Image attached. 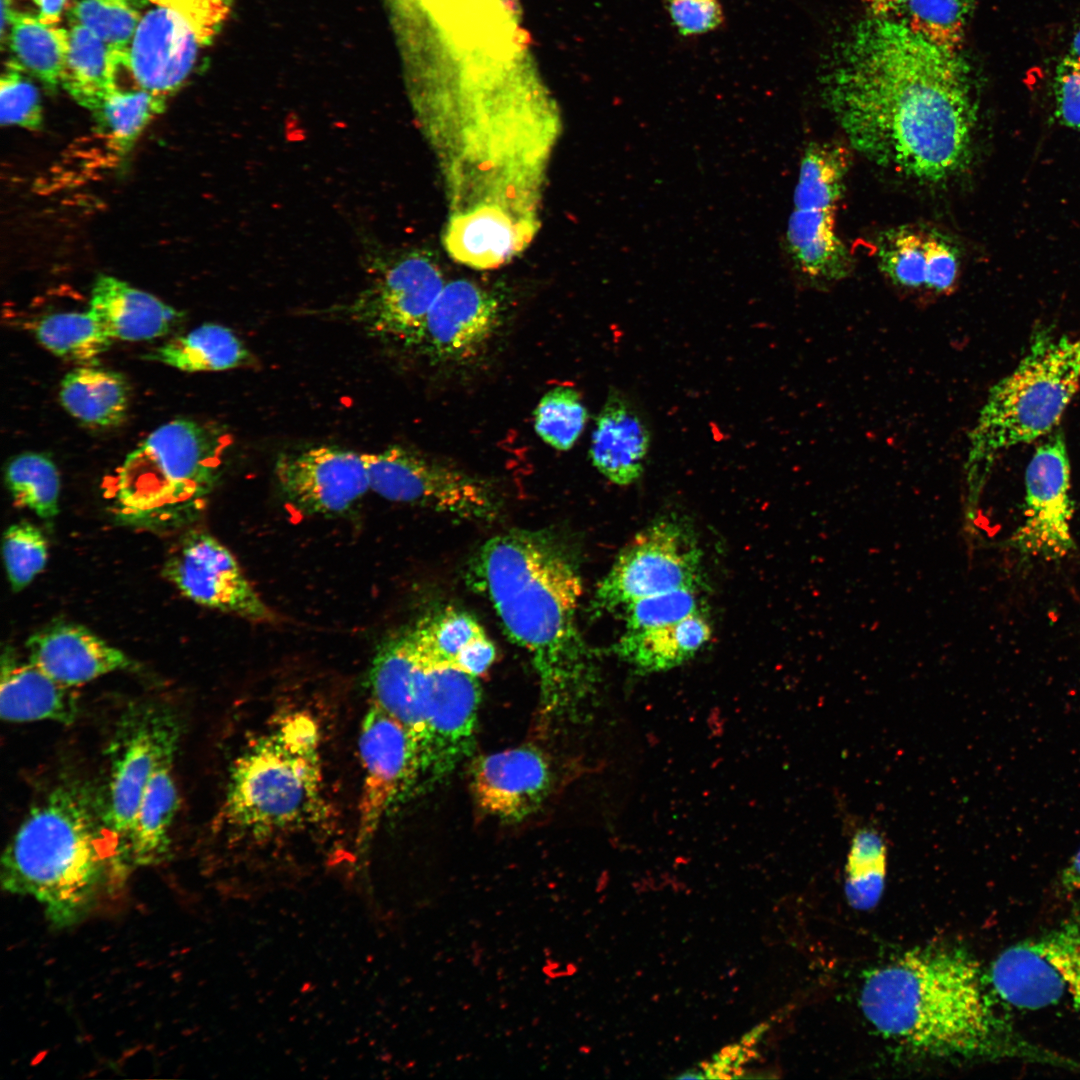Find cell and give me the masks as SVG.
<instances>
[{
	"label": "cell",
	"instance_id": "6da1fadb",
	"mask_svg": "<svg viewBox=\"0 0 1080 1080\" xmlns=\"http://www.w3.org/2000/svg\"><path fill=\"white\" fill-rule=\"evenodd\" d=\"M821 88L850 147L873 164L928 186L970 166L977 104L969 65L900 20L857 22Z\"/></svg>",
	"mask_w": 1080,
	"mask_h": 1080
},
{
	"label": "cell",
	"instance_id": "7a4b0ae2",
	"mask_svg": "<svg viewBox=\"0 0 1080 1080\" xmlns=\"http://www.w3.org/2000/svg\"><path fill=\"white\" fill-rule=\"evenodd\" d=\"M866 1019L913 1050L1016 1060L1080 1073V1062L1018 1031L976 959L961 949L919 948L870 971L860 992Z\"/></svg>",
	"mask_w": 1080,
	"mask_h": 1080
},
{
	"label": "cell",
	"instance_id": "3957f363",
	"mask_svg": "<svg viewBox=\"0 0 1080 1080\" xmlns=\"http://www.w3.org/2000/svg\"><path fill=\"white\" fill-rule=\"evenodd\" d=\"M468 577L530 655L543 716L572 713L591 692L596 671L577 622L582 578L568 545L547 531L511 530L479 548Z\"/></svg>",
	"mask_w": 1080,
	"mask_h": 1080
},
{
	"label": "cell",
	"instance_id": "277c9868",
	"mask_svg": "<svg viewBox=\"0 0 1080 1080\" xmlns=\"http://www.w3.org/2000/svg\"><path fill=\"white\" fill-rule=\"evenodd\" d=\"M124 873L101 808L72 782L29 810L1 859L3 889L35 898L57 927L78 922Z\"/></svg>",
	"mask_w": 1080,
	"mask_h": 1080
},
{
	"label": "cell",
	"instance_id": "5b68a950",
	"mask_svg": "<svg viewBox=\"0 0 1080 1080\" xmlns=\"http://www.w3.org/2000/svg\"><path fill=\"white\" fill-rule=\"evenodd\" d=\"M322 739L311 715L292 711L248 740L230 768L222 806L235 836L264 845L328 823Z\"/></svg>",
	"mask_w": 1080,
	"mask_h": 1080
},
{
	"label": "cell",
	"instance_id": "8992f818",
	"mask_svg": "<svg viewBox=\"0 0 1080 1080\" xmlns=\"http://www.w3.org/2000/svg\"><path fill=\"white\" fill-rule=\"evenodd\" d=\"M229 444L216 426L180 418L154 430L127 455L113 511L123 524L174 528L191 522L215 488Z\"/></svg>",
	"mask_w": 1080,
	"mask_h": 1080
},
{
	"label": "cell",
	"instance_id": "52a82bcc",
	"mask_svg": "<svg viewBox=\"0 0 1080 1080\" xmlns=\"http://www.w3.org/2000/svg\"><path fill=\"white\" fill-rule=\"evenodd\" d=\"M1079 389L1080 331L1039 333L981 410L971 434L975 484L1003 451L1052 433Z\"/></svg>",
	"mask_w": 1080,
	"mask_h": 1080
},
{
	"label": "cell",
	"instance_id": "ba28073f",
	"mask_svg": "<svg viewBox=\"0 0 1080 1080\" xmlns=\"http://www.w3.org/2000/svg\"><path fill=\"white\" fill-rule=\"evenodd\" d=\"M850 160L847 146L834 142L810 143L801 158L785 246L797 271L816 286L844 280L853 268L836 230Z\"/></svg>",
	"mask_w": 1080,
	"mask_h": 1080
},
{
	"label": "cell",
	"instance_id": "9c48e42d",
	"mask_svg": "<svg viewBox=\"0 0 1080 1080\" xmlns=\"http://www.w3.org/2000/svg\"><path fill=\"white\" fill-rule=\"evenodd\" d=\"M233 0H142L127 47L136 85L168 96L190 78L228 18Z\"/></svg>",
	"mask_w": 1080,
	"mask_h": 1080
},
{
	"label": "cell",
	"instance_id": "30bf717a",
	"mask_svg": "<svg viewBox=\"0 0 1080 1080\" xmlns=\"http://www.w3.org/2000/svg\"><path fill=\"white\" fill-rule=\"evenodd\" d=\"M415 641L420 662L405 728L418 748L419 779L434 782L472 752L481 689L478 677L434 662Z\"/></svg>",
	"mask_w": 1080,
	"mask_h": 1080
},
{
	"label": "cell",
	"instance_id": "8fae6325",
	"mask_svg": "<svg viewBox=\"0 0 1080 1080\" xmlns=\"http://www.w3.org/2000/svg\"><path fill=\"white\" fill-rule=\"evenodd\" d=\"M702 585V552L693 531L680 520H657L620 551L590 609L593 616L615 613L643 597Z\"/></svg>",
	"mask_w": 1080,
	"mask_h": 1080
},
{
	"label": "cell",
	"instance_id": "7c38bea8",
	"mask_svg": "<svg viewBox=\"0 0 1080 1080\" xmlns=\"http://www.w3.org/2000/svg\"><path fill=\"white\" fill-rule=\"evenodd\" d=\"M362 456L370 490L387 500L472 521L496 520L501 511L494 486L454 465L400 445Z\"/></svg>",
	"mask_w": 1080,
	"mask_h": 1080
},
{
	"label": "cell",
	"instance_id": "4fadbf2b",
	"mask_svg": "<svg viewBox=\"0 0 1080 1080\" xmlns=\"http://www.w3.org/2000/svg\"><path fill=\"white\" fill-rule=\"evenodd\" d=\"M179 736L176 715L160 705H142L129 711L118 727L101 811L126 871L129 869L124 849L139 803L158 768L174 760Z\"/></svg>",
	"mask_w": 1080,
	"mask_h": 1080
},
{
	"label": "cell",
	"instance_id": "5bb4252c",
	"mask_svg": "<svg viewBox=\"0 0 1080 1080\" xmlns=\"http://www.w3.org/2000/svg\"><path fill=\"white\" fill-rule=\"evenodd\" d=\"M987 974L1008 1008L1038 1010L1065 1003L1080 1015V919L1007 947Z\"/></svg>",
	"mask_w": 1080,
	"mask_h": 1080
},
{
	"label": "cell",
	"instance_id": "9a60e30c",
	"mask_svg": "<svg viewBox=\"0 0 1080 1080\" xmlns=\"http://www.w3.org/2000/svg\"><path fill=\"white\" fill-rule=\"evenodd\" d=\"M374 263L379 268L349 306L351 317L377 336L422 344L427 316L446 284L440 266L423 250Z\"/></svg>",
	"mask_w": 1080,
	"mask_h": 1080
},
{
	"label": "cell",
	"instance_id": "2e32d148",
	"mask_svg": "<svg viewBox=\"0 0 1080 1080\" xmlns=\"http://www.w3.org/2000/svg\"><path fill=\"white\" fill-rule=\"evenodd\" d=\"M1070 462L1064 436L1050 433L1025 470L1022 519L1012 544L1024 556L1052 561L1074 549Z\"/></svg>",
	"mask_w": 1080,
	"mask_h": 1080
},
{
	"label": "cell",
	"instance_id": "e0dca14e",
	"mask_svg": "<svg viewBox=\"0 0 1080 1080\" xmlns=\"http://www.w3.org/2000/svg\"><path fill=\"white\" fill-rule=\"evenodd\" d=\"M162 574L199 605L258 623L275 619L232 552L207 532L183 535L168 553Z\"/></svg>",
	"mask_w": 1080,
	"mask_h": 1080
},
{
	"label": "cell",
	"instance_id": "ac0fdd59",
	"mask_svg": "<svg viewBox=\"0 0 1080 1080\" xmlns=\"http://www.w3.org/2000/svg\"><path fill=\"white\" fill-rule=\"evenodd\" d=\"M359 752L363 779L355 843L366 852L392 803L419 779L420 765L408 730L374 702L362 721Z\"/></svg>",
	"mask_w": 1080,
	"mask_h": 1080
},
{
	"label": "cell",
	"instance_id": "d6986e66",
	"mask_svg": "<svg viewBox=\"0 0 1080 1080\" xmlns=\"http://www.w3.org/2000/svg\"><path fill=\"white\" fill-rule=\"evenodd\" d=\"M274 471L287 500L312 515L343 514L370 490L362 454L338 447L282 454Z\"/></svg>",
	"mask_w": 1080,
	"mask_h": 1080
},
{
	"label": "cell",
	"instance_id": "ffe728a7",
	"mask_svg": "<svg viewBox=\"0 0 1080 1080\" xmlns=\"http://www.w3.org/2000/svg\"><path fill=\"white\" fill-rule=\"evenodd\" d=\"M501 317L494 294L469 280L451 281L429 311L422 345L438 363H464L484 349Z\"/></svg>",
	"mask_w": 1080,
	"mask_h": 1080
},
{
	"label": "cell",
	"instance_id": "44dd1931",
	"mask_svg": "<svg viewBox=\"0 0 1080 1080\" xmlns=\"http://www.w3.org/2000/svg\"><path fill=\"white\" fill-rule=\"evenodd\" d=\"M471 777L479 808L507 822L521 821L535 812L552 787L549 760L531 746L478 757Z\"/></svg>",
	"mask_w": 1080,
	"mask_h": 1080
},
{
	"label": "cell",
	"instance_id": "7402d4cb",
	"mask_svg": "<svg viewBox=\"0 0 1080 1080\" xmlns=\"http://www.w3.org/2000/svg\"><path fill=\"white\" fill-rule=\"evenodd\" d=\"M27 659L70 688L130 668L129 657L80 624L55 621L26 641Z\"/></svg>",
	"mask_w": 1080,
	"mask_h": 1080
},
{
	"label": "cell",
	"instance_id": "603a6c76",
	"mask_svg": "<svg viewBox=\"0 0 1080 1080\" xmlns=\"http://www.w3.org/2000/svg\"><path fill=\"white\" fill-rule=\"evenodd\" d=\"M651 447V432L644 416L621 391L609 392L591 436L593 466L609 481L628 486L638 481Z\"/></svg>",
	"mask_w": 1080,
	"mask_h": 1080
},
{
	"label": "cell",
	"instance_id": "cb8c5ba5",
	"mask_svg": "<svg viewBox=\"0 0 1080 1080\" xmlns=\"http://www.w3.org/2000/svg\"><path fill=\"white\" fill-rule=\"evenodd\" d=\"M0 714L11 723L52 721L65 725L78 718L80 707L72 688L55 681L11 647L1 656Z\"/></svg>",
	"mask_w": 1080,
	"mask_h": 1080
},
{
	"label": "cell",
	"instance_id": "d4e9b609",
	"mask_svg": "<svg viewBox=\"0 0 1080 1080\" xmlns=\"http://www.w3.org/2000/svg\"><path fill=\"white\" fill-rule=\"evenodd\" d=\"M88 311L114 340L141 341L170 332L182 313L114 276L99 275Z\"/></svg>",
	"mask_w": 1080,
	"mask_h": 1080
},
{
	"label": "cell",
	"instance_id": "484cf974",
	"mask_svg": "<svg viewBox=\"0 0 1080 1080\" xmlns=\"http://www.w3.org/2000/svg\"><path fill=\"white\" fill-rule=\"evenodd\" d=\"M535 228L493 210H474L451 216L445 246L460 263L478 269L498 267L530 241Z\"/></svg>",
	"mask_w": 1080,
	"mask_h": 1080
},
{
	"label": "cell",
	"instance_id": "4316f807",
	"mask_svg": "<svg viewBox=\"0 0 1080 1080\" xmlns=\"http://www.w3.org/2000/svg\"><path fill=\"white\" fill-rule=\"evenodd\" d=\"M417 642L436 663L479 677L494 663L496 650L483 627L469 613L447 607L412 626Z\"/></svg>",
	"mask_w": 1080,
	"mask_h": 1080
},
{
	"label": "cell",
	"instance_id": "83f0119b",
	"mask_svg": "<svg viewBox=\"0 0 1080 1080\" xmlns=\"http://www.w3.org/2000/svg\"><path fill=\"white\" fill-rule=\"evenodd\" d=\"M711 634L708 614L703 609L672 624L624 632L613 649L638 672H661L693 658L710 640Z\"/></svg>",
	"mask_w": 1080,
	"mask_h": 1080
},
{
	"label": "cell",
	"instance_id": "f1b7e54d",
	"mask_svg": "<svg viewBox=\"0 0 1080 1080\" xmlns=\"http://www.w3.org/2000/svg\"><path fill=\"white\" fill-rule=\"evenodd\" d=\"M172 766L173 760L159 767L143 793L124 849L128 869L157 864L168 854L179 806Z\"/></svg>",
	"mask_w": 1080,
	"mask_h": 1080
},
{
	"label": "cell",
	"instance_id": "f546056e",
	"mask_svg": "<svg viewBox=\"0 0 1080 1080\" xmlns=\"http://www.w3.org/2000/svg\"><path fill=\"white\" fill-rule=\"evenodd\" d=\"M59 398L64 409L80 422L107 428L119 425L126 418L129 387L117 371L83 365L64 376Z\"/></svg>",
	"mask_w": 1080,
	"mask_h": 1080
},
{
	"label": "cell",
	"instance_id": "4dcf8cb0",
	"mask_svg": "<svg viewBox=\"0 0 1080 1080\" xmlns=\"http://www.w3.org/2000/svg\"><path fill=\"white\" fill-rule=\"evenodd\" d=\"M145 358L184 372L222 371L251 362L243 341L230 328L215 323H205L174 337Z\"/></svg>",
	"mask_w": 1080,
	"mask_h": 1080
},
{
	"label": "cell",
	"instance_id": "1f68e13d",
	"mask_svg": "<svg viewBox=\"0 0 1080 1080\" xmlns=\"http://www.w3.org/2000/svg\"><path fill=\"white\" fill-rule=\"evenodd\" d=\"M9 25V44L15 60L46 89L55 91L66 63L69 31L14 10Z\"/></svg>",
	"mask_w": 1080,
	"mask_h": 1080
},
{
	"label": "cell",
	"instance_id": "d6a6232c",
	"mask_svg": "<svg viewBox=\"0 0 1080 1080\" xmlns=\"http://www.w3.org/2000/svg\"><path fill=\"white\" fill-rule=\"evenodd\" d=\"M68 31L69 49L61 84L79 105L92 110L117 88L110 47L79 24H71Z\"/></svg>",
	"mask_w": 1080,
	"mask_h": 1080
},
{
	"label": "cell",
	"instance_id": "836d02e7",
	"mask_svg": "<svg viewBox=\"0 0 1080 1080\" xmlns=\"http://www.w3.org/2000/svg\"><path fill=\"white\" fill-rule=\"evenodd\" d=\"M939 231L901 225L877 239V261L889 282L906 293L925 292L927 275Z\"/></svg>",
	"mask_w": 1080,
	"mask_h": 1080
},
{
	"label": "cell",
	"instance_id": "e575fe53",
	"mask_svg": "<svg viewBox=\"0 0 1080 1080\" xmlns=\"http://www.w3.org/2000/svg\"><path fill=\"white\" fill-rule=\"evenodd\" d=\"M166 100L142 88H115L90 110L96 132L118 155L126 154L150 121L164 111Z\"/></svg>",
	"mask_w": 1080,
	"mask_h": 1080
},
{
	"label": "cell",
	"instance_id": "d590c367",
	"mask_svg": "<svg viewBox=\"0 0 1080 1080\" xmlns=\"http://www.w3.org/2000/svg\"><path fill=\"white\" fill-rule=\"evenodd\" d=\"M33 331L51 353L80 366L98 364L113 341L88 310L46 315L36 322Z\"/></svg>",
	"mask_w": 1080,
	"mask_h": 1080
},
{
	"label": "cell",
	"instance_id": "8d00e7d4",
	"mask_svg": "<svg viewBox=\"0 0 1080 1080\" xmlns=\"http://www.w3.org/2000/svg\"><path fill=\"white\" fill-rule=\"evenodd\" d=\"M4 478L16 505L45 520L58 514L60 477L49 457L35 452L17 455L7 464Z\"/></svg>",
	"mask_w": 1080,
	"mask_h": 1080
},
{
	"label": "cell",
	"instance_id": "74e56055",
	"mask_svg": "<svg viewBox=\"0 0 1080 1080\" xmlns=\"http://www.w3.org/2000/svg\"><path fill=\"white\" fill-rule=\"evenodd\" d=\"M887 867V848L880 833L872 828L858 829L848 853L845 895L848 904L859 911L874 908L883 893Z\"/></svg>",
	"mask_w": 1080,
	"mask_h": 1080
},
{
	"label": "cell",
	"instance_id": "f35d334b",
	"mask_svg": "<svg viewBox=\"0 0 1080 1080\" xmlns=\"http://www.w3.org/2000/svg\"><path fill=\"white\" fill-rule=\"evenodd\" d=\"M974 0H911L897 19L933 44L960 52Z\"/></svg>",
	"mask_w": 1080,
	"mask_h": 1080
},
{
	"label": "cell",
	"instance_id": "ab89813d",
	"mask_svg": "<svg viewBox=\"0 0 1080 1080\" xmlns=\"http://www.w3.org/2000/svg\"><path fill=\"white\" fill-rule=\"evenodd\" d=\"M587 421L588 412L581 396L567 386H557L546 392L534 411L537 435L559 451L574 446Z\"/></svg>",
	"mask_w": 1080,
	"mask_h": 1080
},
{
	"label": "cell",
	"instance_id": "60d3db41",
	"mask_svg": "<svg viewBox=\"0 0 1080 1080\" xmlns=\"http://www.w3.org/2000/svg\"><path fill=\"white\" fill-rule=\"evenodd\" d=\"M71 24H79L110 48H127L142 11V0H68Z\"/></svg>",
	"mask_w": 1080,
	"mask_h": 1080
},
{
	"label": "cell",
	"instance_id": "b9f144b4",
	"mask_svg": "<svg viewBox=\"0 0 1080 1080\" xmlns=\"http://www.w3.org/2000/svg\"><path fill=\"white\" fill-rule=\"evenodd\" d=\"M2 555L10 586L14 592H19L45 568L48 543L37 526L20 521L5 530Z\"/></svg>",
	"mask_w": 1080,
	"mask_h": 1080
},
{
	"label": "cell",
	"instance_id": "7bdbcfd3",
	"mask_svg": "<svg viewBox=\"0 0 1080 1080\" xmlns=\"http://www.w3.org/2000/svg\"><path fill=\"white\" fill-rule=\"evenodd\" d=\"M706 609L699 587H685L637 599L620 611L625 632H636L678 622Z\"/></svg>",
	"mask_w": 1080,
	"mask_h": 1080
},
{
	"label": "cell",
	"instance_id": "ee69618b",
	"mask_svg": "<svg viewBox=\"0 0 1080 1080\" xmlns=\"http://www.w3.org/2000/svg\"><path fill=\"white\" fill-rule=\"evenodd\" d=\"M26 72L15 59L5 64L0 78L1 125L39 130L43 123L40 96Z\"/></svg>",
	"mask_w": 1080,
	"mask_h": 1080
},
{
	"label": "cell",
	"instance_id": "f6af8a7d",
	"mask_svg": "<svg viewBox=\"0 0 1080 1080\" xmlns=\"http://www.w3.org/2000/svg\"><path fill=\"white\" fill-rule=\"evenodd\" d=\"M666 9L673 27L684 37L712 32L724 21L719 0H667Z\"/></svg>",
	"mask_w": 1080,
	"mask_h": 1080
},
{
	"label": "cell",
	"instance_id": "bcb514c9",
	"mask_svg": "<svg viewBox=\"0 0 1080 1080\" xmlns=\"http://www.w3.org/2000/svg\"><path fill=\"white\" fill-rule=\"evenodd\" d=\"M1056 115L1070 128H1080V72L1061 60L1054 79Z\"/></svg>",
	"mask_w": 1080,
	"mask_h": 1080
},
{
	"label": "cell",
	"instance_id": "7dc6e473",
	"mask_svg": "<svg viewBox=\"0 0 1080 1080\" xmlns=\"http://www.w3.org/2000/svg\"><path fill=\"white\" fill-rule=\"evenodd\" d=\"M869 16L898 19L911 0H860Z\"/></svg>",
	"mask_w": 1080,
	"mask_h": 1080
},
{
	"label": "cell",
	"instance_id": "c3c4849f",
	"mask_svg": "<svg viewBox=\"0 0 1080 1080\" xmlns=\"http://www.w3.org/2000/svg\"><path fill=\"white\" fill-rule=\"evenodd\" d=\"M1060 884L1068 892L1080 890V849L1071 857L1061 872Z\"/></svg>",
	"mask_w": 1080,
	"mask_h": 1080
},
{
	"label": "cell",
	"instance_id": "681fc988",
	"mask_svg": "<svg viewBox=\"0 0 1080 1080\" xmlns=\"http://www.w3.org/2000/svg\"><path fill=\"white\" fill-rule=\"evenodd\" d=\"M39 9L38 18L51 25H57L68 0H33Z\"/></svg>",
	"mask_w": 1080,
	"mask_h": 1080
},
{
	"label": "cell",
	"instance_id": "f907efd6",
	"mask_svg": "<svg viewBox=\"0 0 1080 1080\" xmlns=\"http://www.w3.org/2000/svg\"><path fill=\"white\" fill-rule=\"evenodd\" d=\"M1062 60L1080 72V29L1074 35L1068 52Z\"/></svg>",
	"mask_w": 1080,
	"mask_h": 1080
},
{
	"label": "cell",
	"instance_id": "816d5d0a",
	"mask_svg": "<svg viewBox=\"0 0 1080 1080\" xmlns=\"http://www.w3.org/2000/svg\"><path fill=\"white\" fill-rule=\"evenodd\" d=\"M767 1028L768 1026L766 1024H760L756 1026L751 1032H749L742 1038L741 1045L750 1048L758 1041V1039L766 1031Z\"/></svg>",
	"mask_w": 1080,
	"mask_h": 1080
},
{
	"label": "cell",
	"instance_id": "f5cc1de1",
	"mask_svg": "<svg viewBox=\"0 0 1080 1080\" xmlns=\"http://www.w3.org/2000/svg\"><path fill=\"white\" fill-rule=\"evenodd\" d=\"M678 1078H681V1079L705 1078V1075L701 1074L700 1072H697V1071L696 1072L695 1071H689V1073H685L683 1075H680V1076H678Z\"/></svg>",
	"mask_w": 1080,
	"mask_h": 1080
}]
</instances>
